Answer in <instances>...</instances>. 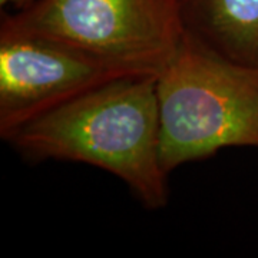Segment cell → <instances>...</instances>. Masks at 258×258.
I'll list each match as a JSON object with an SVG mask.
<instances>
[{"label":"cell","mask_w":258,"mask_h":258,"mask_svg":"<svg viewBox=\"0 0 258 258\" xmlns=\"http://www.w3.org/2000/svg\"><path fill=\"white\" fill-rule=\"evenodd\" d=\"M159 159L175 168L230 147L258 148V69L184 30L157 75Z\"/></svg>","instance_id":"cell-2"},{"label":"cell","mask_w":258,"mask_h":258,"mask_svg":"<svg viewBox=\"0 0 258 258\" xmlns=\"http://www.w3.org/2000/svg\"><path fill=\"white\" fill-rule=\"evenodd\" d=\"M132 74L50 37L0 29V137L102 83Z\"/></svg>","instance_id":"cell-4"},{"label":"cell","mask_w":258,"mask_h":258,"mask_svg":"<svg viewBox=\"0 0 258 258\" xmlns=\"http://www.w3.org/2000/svg\"><path fill=\"white\" fill-rule=\"evenodd\" d=\"M185 30L237 63L258 69V0H179Z\"/></svg>","instance_id":"cell-5"},{"label":"cell","mask_w":258,"mask_h":258,"mask_svg":"<svg viewBox=\"0 0 258 258\" xmlns=\"http://www.w3.org/2000/svg\"><path fill=\"white\" fill-rule=\"evenodd\" d=\"M33 0H0L2 8L5 9H12V12L23 9L25 6H28L29 3H32Z\"/></svg>","instance_id":"cell-6"},{"label":"cell","mask_w":258,"mask_h":258,"mask_svg":"<svg viewBox=\"0 0 258 258\" xmlns=\"http://www.w3.org/2000/svg\"><path fill=\"white\" fill-rule=\"evenodd\" d=\"M30 161H71L105 169L148 210L168 204L159 159L157 75H128L25 122L5 139Z\"/></svg>","instance_id":"cell-1"},{"label":"cell","mask_w":258,"mask_h":258,"mask_svg":"<svg viewBox=\"0 0 258 258\" xmlns=\"http://www.w3.org/2000/svg\"><path fill=\"white\" fill-rule=\"evenodd\" d=\"M0 29L50 37L132 74L158 75L184 35L179 0H33Z\"/></svg>","instance_id":"cell-3"}]
</instances>
